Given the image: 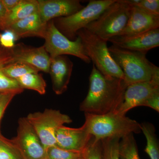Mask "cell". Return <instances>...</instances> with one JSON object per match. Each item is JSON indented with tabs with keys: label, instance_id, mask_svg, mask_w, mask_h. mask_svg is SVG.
<instances>
[{
	"label": "cell",
	"instance_id": "obj_19",
	"mask_svg": "<svg viewBox=\"0 0 159 159\" xmlns=\"http://www.w3.org/2000/svg\"><path fill=\"white\" fill-rule=\"evenodd\" d=\"M141 127L146 140L145 152L150 159H159V141L154 126L149 122H142Z\"/></svg>",
	"mask_w": 159,
	"mask_h": 159
},
{
	"label": "cell",
	"instance_id": "obj_4",
	"mask_svg": "<svg viewBox=\"0 0 159 159\" xmlns=\"http://www.w3.org/2000/svg\"><path fill=\"white\" fill-rule=\"evenodd\" d=\"M77 35L81 39L87 56L101 74L106 77L124 80L123 72L109 51L107 42L86 29L80 30Z\"/></svg>",
	"mask_w": 159,
	"mask_h": 159
},
{
	"label": "cell",
	"instance_id": "obj_27",
	"mask_svg": "<svg viewBox=\"0 0 159 159\" xmlns=\"http://www.w3.org/2000/svg\"><path fill=\"white\" fill-rule=\"evenodd\" d=\"M102 142L92 137L85 149L83 152L84 159H101Z\"/></svg>",
	"mask_w": 159,
	"mask_h": 159
},
{
	"label": "cell",
	"instance_id": "obj_21",
	"mask_svg": "<svg viewBox=\"0 0 159 159\" xmlns=\"http://www.w3.org/2000/svg\"><path fill=\"white\" fill-rule=\"evenodd\" d=\"M119 159H140L133 134L122 137L119 141Z\"/></svg>",
	"mask_w": 159,
	"mask_h": 159
},
{
	"label": "cell",
	"instance_id": "obj_5",
	"mask_svg": "<svg viewBox=\"0 0 159 159\" xmlns=\"http://www.w3.org/2000/svg\"><path fill=\"white\" fill-rule=\"evenodd\" d=\"M131 6L125 0H116L85 28L101 39L109 40L119 34L124 29L129 18Z\"/></svg>",
	"mask_w": 159,
	"mask_h": 159
},
{
	"label": "cell",
	"instance_id": "obj_16",
	"mask_svg": "<svg viewBox=\"0 0 159 159\" xmlns=\"http://www.w3.org/2000/svg\"><path fill=\"white\" fill-rule=\"evenodd\" d=\"M73 68V62L66 55L51 57L49 73L56 95H61L67 89Z\"/></svg>",
	"mask_w": 159,
	"mask_h": 159
},
{
	"label": "cell",
	"instance_id": "obj_37",
	"mask_svg": "<svg viewBox=\"0 0 159 159\" xmlns=\"http://www.w3.org/2000/svg\"><path fill=\"white\" fill-rule=\"evenodd\" d=\"M77 159H84V158L83 155V156L82 157H80V158H79Z\"/></svg>",
	"mask_w": 159,
	"mask_h": 159
},
{
	"label": "cell",
	"instance_id": "obj_26",
	"mask_svg": "<svg viewBox=\"0 0 159 159\" xmlns=\"http://www.w3.org/2000/svg\"><path fill=\"white\" fill-rule=\"evenodd\" d=\"M129 5L135 6L150 14L159 15V0H125Z\"/></svg>",
	"mask_w": 159,
	"mask_h": 159
},
{
	"label": "cell",
	"instance_id": "obj_14",
	"mask_svg": "<svg viewBox=\"0 0 159 159\" xmlns=\"http://www.w3.org/2000/svg\"><path fill=\"white\" fill-rule=\"evenodd\" d=\"M92 137L84 125L77 128L63 125L56 133V145L66 150L83 152Z\"/></svg>",
	"mask_w": 159,
	"mask_h": 159
},
{
	"label": "cell",
	"instance_id": "obj_20",
	"mask_svg": "<svg viewBox=\"0 0 159 159\" xmlns=\"http://www.w3.org/2000/svg\"><path fill=\"white\" fill-rule=\"evenodd\" d=\"M16 80L23 89L32 90L40 95L45 94L47 87L46 81L42 75L39 73L27 74L17 78Z\"/></svg>",
	"mask_w": 159,
	"mask_h": 159
},
{
	"label": "cell",
	"instance_id": "obj_17",
	"mask_svg": "<svg viewBox=\"0 0 159 159\" xmlns=\"http://www.w3.org/2000/svg\"><path fill=\"white\" fill-rule=\"evenodd\" d=\"M47 24L43 22L38 11L14 23L6 30L11 31L14 34L16 40L30 37L44 39Z\"/></svg>",
	"mask_w": 159,
	"mask_h": 159
},
{
	"label": "cell",
	"instance_id": "obj_8",
	"mask_svg": "<svg viewBox=\"0 0 159 159\" xmlns=\"http://www.w3.org/2000/svg\"><path fill=\"white\" fill-rule=\"evenodd\" d=\"M44 39V45L50 57L70 55L78 57L86 63L91 62L86 54L81 39L79 36L74 41L66 37L57 29L53 20L47 24V30Z\"/></svg>",
	"mask_w": 159,
	"mask_h": 159
},
{
	"label": "cell",
	"instance_id": "obj_9",
	"mask_svg": "<svg viewBox=\"0 0 159 159\" xmlns=\"http://www.w3.org/2000/svg\"><path fill=\"white\" fill-rule=\"evenodd\" d=\"M22 159H46V150L27 118L18 120L17 135L11 140Z\"/></svg>",
	"mask_w": 159,
	"mask_h": 159
},
{
	"label": "cell",
	"instance_id": "obj_32",
	"mask_svg": "<svg viewBox=\"0 0 159 159\" xmlns=\"http://www.w3.org/2000/svg\"><path fill=\"white\" fill-rule=\"evenodd\" d=\"M21 0H1L7 12L11 11L19 4Z\"/></svg>",
	"mask_w": 159,
	"mask_h": 159
},
{
	"label": "cell",
	"instance_id": "obj_15",
	"mask_svg": "<svg viewBox=\"0 0 159 159\" xmlns=\"http://www.w3.org/2000/svg\"><path fill=\"white\" fill-rule=\"evenodd\" d=\"M159 28V15L150 14L131 6L128 21L119 36H132Z\"/></svg>",
	"mask_w": 159,
	"mask_h": 159
},
{
	"label": "cell",
	"instance_id": "obj_34",
	"mask_svg": "<svg viewBox=\"0 0 159 159\" xmlns=\"http://www.w3.org/2000/svg\"><path fill=\"white\" fill-rule=\"evenodd\" d=\"M11 144V140L6 139L0 133V152Z\"/></svg>",
	"mask_w": 159,
	"mask_h": 159
},
{
	"label": "cell",
	"instance_id": "obj_18",
	"mask_svg": "<svg viewBox=\"0 0 159 159\" xmlns=\"http://www.w3.org/2000/svg\"><path fill=\"white\" fill-rule=\"evenodd\" d=\"M38 10L37 0H21L15 8L7 12L1 30L5 31L11 25L38 12Z\"/></svg>",
	"mask_w": 159,
	"mask_h": 159
},
{
	"label": "cell",
	"instance_id": "obj_29",
	"mask_svg": "<svg viewBox=\"0 0 159 159\" xmlns=\"http://www.w3.org/2000/svg\"><path fill=\"white\" fill-rule=\"evenodd\" d=\"M0 159H22L18 150L11 142V145L0 152Z\"/></svg>",
	"mask_w": 159,
	"mask_h": 159
},
{
	"label": "cell",
	"instance_id": "obj_1",
	"mask_svg": "<svg viewBox=\"0 0 159 159\" xmlns=\"http://www.w3.org/2000/svg\"><path fill=\"white\" fill-rule=\"evenodd\" d=\"M89 81L88 93L80 105V111L98 115L116 111L127 87L124 80L104 76L93 65Z\"/></svg>",
	"mask_w": 159,
	"mask_h": 159
},
{
	"label": "cell",
	"instance_id": "obj_24",
	"mask_svg": "<svg viewBox=\"0 0 159 159\" xmlns=\"http://www.w3.org/2000/svg\"><path fill=\"white\" fill-rule=\"evenodd\" d=\"M83 156V152L66 150L57 145L46 150V159H77Z\"/></svg>",
	"mask_w": 159,
	"mask_h": 159
},
{
	"label": "cell",
	"instance_id": "obj_3",
	"mask_svg": "<svg viewBox=\"0 0 159 159\" xmlns=\"http://www.w3.org/2000/svg\"><path fill=\"white\" fill-rule=\"evenodd\" d=\"M85 122L83 124L89 133L96 140L110 138L121 139L130 134L142 132L141 124L116 111L103 115L84 113Z\"/></svg>",
	"mask_w": 159,
	"mask_h": 159
},
{
	"label": "cell",
	"instance_id": "obj_13",
	"mask_svg": "<svg viewBox=\"0 0 159 159\" xmlns=\"http://www.w3.org/2000/svg\"><path fill=\"white\" fill-rule=\"evenodd\" d=\"M38 12L43 22L66 17L76 13L84 6L78 0H37Z\"/></svg>",
	"mask_w": 159,
	"mask_h": 159
},
{
	"label": "cell",
	"instance_id": "obj_31",
	"mask_svg": "<svg viewBox=\"0 0 159 159\" xmlns=\"http://www.w3.org/2000/svg\"><path fill=\"white\" fill-rule=\"evenodd\" d=\"M143 106L147 107L159 112V91H157L148 98L144 103Z\"/></svg>",
	"mask_w": 159,
	"mask_h": 159
},
{
	"label": "cell",
	"instance_id": "obj_7",
	"mask_svg": "<svg viewBox=\"0 0 159 159\" xmlns=\"http://www.w3.org/2000/svg\"><path fill=\"white\" fill-rule=\"evenodd\" d=\"M26 118L34 128L45 150L56 145V135L58 129L72 122L68 115L51 109L29 114Z\"/></svg>",
	"mask_w": 159,
	"mask_h": 159
},
{
	"label": "cell",
	"instance_id": "obj_2",
	"mask_svg": "<svg viewBox=\"0 0 159 159\" xmlns=\"http://www.w3.org/2000/svg\"><path fill=\"white\" fill-rule=\"evenodd\" d=\"M109 51L124 75L127 86L136 83L159 79V68L148 61L144 53L112 45Z\"/></svg>",
	"mask_w": 159,
	"mask_h": 159
},
{
	"label": "cell",
	"instance_id": "obj_12",
	"mask_svg": "<svg viewBox=\"0 0 159 159\" xmlns=\"http://www.w3.org/2000/svg\"><path fill=\"white\" fill-rule=\"evenodd\" d=\"M113 45L121 48L146 54L159 46V29L129 36H116L109 40Z\"/></svg>",
	"mask_w": 159,
	"mask_h": 159
},
{
	"label": "cell",
	"instance_id": "obj_6",
	"mask_svg": "<svg viewBox=\"0 0 159 159\" xmlns=\"http://www.w3.org/2000/svg\"><path fill=\"white\" fill-rule=\"evenodd\" d=\"M116 0H91L86 6L74 14L53 20L57 29L71 41L77 38V33L97 20Z\"/></svg>",
	"mask_w": 159,
	"mask_h": 159
},
{
	"label": "cell",
	"instance_id": "obj_10",
	"mask_svg": "<svg viewBox=\"0 0 159 159\" xmlns=\"http://www.w3.org/2000/svg\"><path fill=\"white\" fill-rule=\"evenodd\" d=\"M159 91V80L133 84L126 87L123 101L116 112L126 115L132 109L143 106L146 100Z\"/></svg>",
	"mask_w": 159,
	"mask_h": 159
},
{
	"label": "cell",
	"instance_id": "obj_30",
	"mask_svg": "<svg viewBox=\"0 0 159 159\" xmlns=\"http://www.w3.org/2000/svg\"><path fill=\"white\" fill-rule=\"evenodd\" d=\"M16 95L14 93L5 94L0 99V123L7 107Z\"/></svg>",
	"mask_w": 159,
	"mask_h": 159
},
{
	"label": "cell",
	"instance_id": "obj_11",
	"mask_svg": "<svg viewBox=\"0 0 159 159\" xmlns=\"http://www.w3.org/2000/svg\"><path fill=\"white\" fill-rule=\"evenodd\" d=\"M11 63H21L34 67L40 71L49 73L51 57L44 46L33 48L23 43L15 45L10 49Z\"/></svg>",
	"mask_w": 159,
	"mask_h": 159
},
{
	"label": "cell",
	"instance_id": "obj_28",
	"mask_svg": "<svg viewBox=\"0 0 159 159\" xmlns=\"http://www.w3.org/2000/svg\"><path fill=\"white\" fill-rule=\"evenodd\" d=\"M16 38L11 31L8 30L0 33V45L3 48L10 49L15 46Z\"/></svg>",
	"mask_w": 159,
	"mask_h": 159
},
{
	"label": "cell",
	"instance_id": "obj_22",
	"mask_svg": "<svg viewBox=\"0 0 159 159\" xmlns=\"http://www.w3.org/2000/svg\"><path fill=\"white\" fill-rule=\"evenodd\" d=\"M3 73L11 79L16 80L30 73H39V71L34 67L21 63H11L2 68Z\"/></svg>",
	"mask_w": 159,
	"mask_h": 159
},
{
	"label": "cell",
	"instance_id": "obj_23",
	"mask_svg": "<svg viewBox=\"0 0 159 159\" xmlns=\"http://www.w3.org/2000/svg\"><path fill=\"white\" fill-rule=\"evenodd\" d=\"M120 139L110 138L101 140V159H119V146Z\"/></svg>",
	"mask_w": 159,
	"mask_h": 159
},
{
	"label": "cell",
	"instance_id": "obj_33",
	"mask_svg": "<svg viewBox=\"0 0 159 159\" xmlns=\"http://www.w3.org/2000/svg\"><path fill=\"white\" fill-rule=\"evenodd\" d=\"M7 11L3 6L1 0H0V31L2 29L3 22L7 14Z\"/></svg>",
	"mask_w": 159,
	"mask_h": 159
},
{
	"label": "cell",
	"instance_id": "obj_25",
	"mask_svg": "<svg viewBox=\"0 0 159 159\" xmlns=\"http://www.w3.org/2000/svg\"><path fill=\"white\" fill-rule=\"evenodd\" d=\"M4 66H0V93L16 95L21 93L24 89L20 86L16 80L9 78L3 73L2 68Z\"/></svg>",
	"mask_w": 159,
	"mask_h": 159
},
{
	"label": "cell",
	"instance_id": "obj_36",
	"mask_svg": "<svg viewBox=\"0 0 159 159\" xmlns=\"http://www.w3.org/2000/svg\"><path fill=\"white\" fill-rule=\"evenodd\" d=\"M3 49H4V48H2V47H1V46L0 45V52H1V51H2Z\"/></svg>",
	"mask_w": 159,
	"mask_h": 159
},
{
	"label": "cell",
	"instance_id": "obj_35",
	"mask_svg": "<svg viewBox=\"0 0 159 159\" xmlns=\"http://www.w3.org/2000/svg\"><path fill=\"white\" fill-rule=\"evenodd\" d=\"M5 94L6 93H0V99H1V98H2L3 96H4V94Z\"/></svg>",
	"mask_w": 159,
	"mask_h": 159
}]
</instances>
